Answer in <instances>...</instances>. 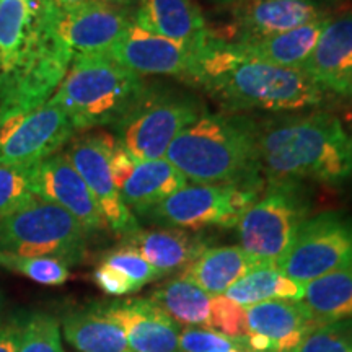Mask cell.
Returning <instances> with one entry per match:
<instances>
[{
	"label": "cell",
	"instance_id": "obj_1",
	"mask_svg": "<svg viewBox=\"0 0 352 352\" xmlns=\"http://www.w3.org/2000/svg\"><path fill=\"white\" fill-rule=\"evenodd\" d=\"M54 12L51 0H0V126L46 103L67 74Z\"/></svg>",
	"mask_w": 352,
	"mask_h": 352
},
{
	"label": "cell",
	"instance_id": "obj_2",
	"mask_svg": "<svg viewBox=\"0 0 352 352\" xmlns=\"http://www.w3.org/2000/svg\"><path fill=\"white\" fill-rule=\"evenodd\" d=\"M192 85L230 111H298L324 100V91L303 70L250 59L215 34L197 56Z\"/></svg>",
	"mask_w": 352,
	"mask_h": 352
},
{
	"label": "cell",
	"instance_id": "obj_3",
	"mask_svg": "<svg viewBox=\"0 0 352 352\" xmlns=\"http://www.w3.org/2000/svg\"><path fill=\"white\" fill-rule=\"evenodd\" d=\"M258 152L267 182H352V135L328 113L297 114L258 124Z\"/></svg>",
	"mask_w": 352,
	"mask_h": 352
},
{
	"label": "cell",
	"instance_id": "obj_4",
	"mask_svg": "<svg viewBox=\"0 0 352 352\" xmlns=\"http://www.w3.org/2000/svg\"><path fill=\"white\" fill-rule=\"evenodd\" d=\"M165 160L192 184L264 182L258 124L241 114H202L171 142Z\"/></svg>",
	"mask_w": 352,
	"mask_h": 352
},
{
	"label": "cell",
	"instance_id": "obj_5",
	"mask_svg": "<svg viewBox=\"0 0 352 352\" xmlns=\"http://www.w3.org/2000/svg\"><path fill=\"white\" fill-rule=\"evenodd\" d=\"M144 88L142 77L111 56H77L50 101L67 113L76 132H82L116 124Z\"/></svg>",
	"mask_w": 352,
	"mask_h": 352
},
{
	"label": "cell",
	"instance_id": "obj_6",
	"mask_svg": "<svg viewBox=\"0 0 352 352\" xmlns=\"http://www.w3.org/2000/svg\"><path fill=\"white\" fill-rule=\"evenodd\" d=\"M206 113L204 103L186 91L145 83L138 101L111 127L116 142L135 160H162L171 142Z\"/></svg>",
	"mask_w": 352,
	"mask_h": 352
},
{
	"label": "cell",
	"instance_id": "obj_7",
	"mask_svg": "<svg viewBox=\"0 0 352 352\" xmlns=\"http://www.w3.org/2000/svg\"><path fill=\"white\" fill-rule=\"evenodd\" d=\"M310 201L298 182H267L261 196L241 215V246L264 266H277L307 220Z\"/></svg>",
	"mask_w": 352,
	"mask_h": 352
},
{
	"label": "cell",
	"instance_id": "obj_8",
	"mask_svg": "<svg viewBox=\"0 0 352 352\" xmlns=\"http://www.w3.org/2000/svg\"><path fill=\"white\" fill-rule=\"evenodd\" d=\"M266 182L245 184H186L135 215L160 227L199 232L230 228L261 196Z\"/></svg>",
	"mask_w": 352,
	"mask_h": 352
},
{
	"label": "cell",
	"instance_id": "obj_9",
	"mask_svg": "<svg viewBox=\"0 0 352 352\" xmlns=\"http://www.w3.org/2000/svg\"><path fill=\"white\" fill-rule=\"evenodd\" d=\"M87 235L67 210L39 197L0 219V252L57 258L69 266L85 256Z\"/></svg>",
	"mask_w": 352,
	"mask_h": 352
},
{
	"label": "cell",
	"instance_id": "obj_10",
	"mask_svg": "<svg viewBox=\"0 0 352 352\" xmlns=\"http://www.w3.org/2000/svg\"><path fill=\"white\" fill-rule=\"evenodd\" d=\"M352 264V215L323 212L307 219L276 270L305 285Z\"/></svg>",
	"mask_w": 352,
	"mask_h": 352
},
{
	"label": "cell",
	"instance_id": "obj_11",
	"mask_svg": "<svg viewBox=\"0 0 352 352\" xmlns=\"http://www.w3.org/2000/svg\"><path fill=\"white\" fill-rule=\"evenodd\" d=\"M76 134L67 113L47 100L0 126V165L34 166L60 151Z\"/></svg>",
	"mask_w": 352,
	"mask_h": 352
},
{
	"label": "cell",
	"instance_id": "obj_12",
	"mask_svg": "<svg viewBox=\"0 0 352 352\" xmlns=\"http://www.w3.org/2000/svg\"><path fill=\"white\" fill-rule=\"evenodd\" d=\"M113 145L114 139L109 135L87 134L70 142L65 157L87 183L109 230L126 239L140 227L131 209L122 202L114 184L109 164Z\"/></svg>",
	"mask_w": 352,
	"mask_h": 352
},
{
	"label": "cell",
	"instance_id": "obj_13",
	"mask_svg": "<svg viewBox=\"0 0 352 352\" xmlns=\"http://www.w3.org/2000/svg\"><path fill=\"white\" fill-rule=\"evenodd\" d=\"M321 19L328 13L314 0H240L230 6L226 28L212 33L226 43H250Z\"/></svg>",
	"mask_w": 352,
	"mask_h": 352
},
{
	"label": "cell",
	"instance_id": "obj_14",
	"mask_svg": "<svg viewBox=\"0 0 352 352\" xmlns=\"http://www.w3.org/2000/svg\"><path fill=\"white\" fill-rule=\"evenodd\" d=\"M134 21L131 8L95 2L76 10L54 12V30L70 56L108 54Z\"/></svg>",
	"mask_w": 352,
	"mask_h": 352
},
{
	"label": "cell",
	"instance_id": "obj_15",
	"mask_svg": "<svg viewBox=\"0 0 352 352\" xmlns=\"http://www.w3.org/2000/svg\"><path fill=\"white\" fill-rule=\"evenodd\" d=\"M201 51H192L168 38L147 32L132 21L124 36L116 43L108 56L140 77H173L192 85Z\"/></svg>",
	"mask_w": 352,
	"mask_h": 352
},
{
	"label": "cell",
	"instance_id": "obj_16",
	"mask_svg": "<svg viewBox=\"0 0 352 352\" xmlns=\"http://www.w3.org/2000/svg\"><path fill=\"white\" fill-rule=\"evenodd\" d=\"M109 164L122 202L135 214L188 184L186 178L165 158L148 162L135 160L116 142V139Z\"/></svg>",
	"mask_w": 352,
	"mask_h": 352
},
{
	"label": "cell",
	"instance_id": "obj_17",
	"mask_svg": "<svg viewBox=\"0 0 352 352\" xmlns=\"http://www.w3.org/2000/svg\"><path fill=\"white\" fill-rule=\"evenodd\" d=\"M33 186L34 195L39 199L67 210L87 233L108 228L95 197L65 153L57 152L41 164L34 165Z\"/></svg>",
	"mask_w": 352,
	"mask_h": 352
},
{
	"label": "cell",
	"instance_id": "obj_18",
	"mask_svg": "<svg viewBox=\"0 0 352 352\" xmlns=\"http://www.w3.org/2000/svg\"><path fill=\"white\" fill-rule=\"evenodd\" d=\"M302 70L323 91L352 100V13L328 20Z\"/></svg>",
	"mask_w": 352,
	"mask_h": 352
},
{
	"label": "cell",
	"instance_id": "obj_19",
	"mask_svg": "<svg viewBox=\"0 0 352 352\" xmlns=\"http://www.w3.org/2000/svg\"><path fill=\"white\" fill-rule=\"evenodd\" d=\"M124 329L129 352H179L182 327L151 298H131L104 305Z\"/></svg>",
	"mask_w": 352,
	"mask_h": 352
},
{
	"label": "cell",
	"instance_id": "obj_20",
	"mask_svg": "<svg viewBox=\"0 0 352 352\" xmlns=\"http://www.w3.org/2000/svg\"><path fill=\"white\" fill-rule=\"evenodd\" d=\"M135 3V23L189 50H204L214 36L195 0H138Z\"/></svg>",
	"mask_w": 352,
	"mask_h": 352
},
{
	"label": "cell",
	"instance_id": "obj_21",
	"mask_svg": "<svg viewBox=\"0 0 352 352\" xmlns=\"http://www.w3.org/2000/svg\"><path fill=\"white\" fill-rule=\"evenodd\" d=\"M245 310L248 333L266 338L271 352H294L307 334L320 324L296 300L276 298L245 307Z\"/></svg>",
	"mask_w": 352,
	"mask_h": 352
},
{
	"label": "cell",
	"instance_id": "obj_22",
	"mask_svg": "<svg viewBox=\"0 0 352 352\" xmlns=\"http://www.w3.org/2000/svg\"><path fill=\"white\" fill-rule=\"evenodd\" d=\"M124 246H131L142 254L162 276L171 272H183L199 254L208 250V241L202 235L189 233L183 228H139L126 236Z\"/></svg>",
	"mask_w": 352,
	"mask_h": 352
},
{
	"label": "cell",
	"instance_id": "obj_23",
	"mask_svg": "<svg viewBox=\"0 0 352 352\" xmlns=\"http://www.w3.org/2000/svg\"><path fill=\"white\" fill-rule=\"evenodd\" d=\"M329 19L315 20L290 32L250 43H230L241 56L285 69L302 70Z\"/></svg>",
	"mask_w": 352,
	"mask_h": 352
},
{
	"label": "cell",
	"instance_id": "obj_24",
	"mask_svg": "<svg viewBox=\"0 0 352 352\" xmlns=\"http://www.w3.org/2000/svg\"><path fill=\"white\" fill-rule=\"evenodd\" d=\"M259 266L264 264H259L240 246H215L204 250L179 276L215 297L223 296L236 280Z\"/></svg>",
	"mask_w": 352,
	"mask_h": 352
},
{
	"label": "cell",
	"instance_id": "obj_25",
	"mask_svg": "<svg viewBox=\"0 0 352 352\" xmlns=\"http://www.w3.org/2000/svg\"><path fill=\"white\" fill-rule=\"evenodd\" d=\"M63 331L78 352H129L124 329L104 305L70 311L63 318Z\"/></svg>",
	"mask_w": 352,
	"mask_h": 352
},
{
	"label": "cell",
	"instance_id": "obj_26",
	"mask_svg": "<svg viewBox=\"0 0 352 352\" xmlns=\"http://www.w3.org/2000/svg\"><path fill=\"white\" fill-rule=\"evenodd\" d=\"M300 303L320 324L352 318V264L305 284Z\"/></svg>",
	"mask_w": 352,
	"mask_h": 352
},
{
	"label": "cell",
	"instance_id": "obj_27",
	"mask_svg": "<svg viewBox=\"0 0 352 352\" xmlns=\"http://www.w3.org/2000/svg\"><path fill=\"white\" fill-rule=\"evenodd\" d=\"M151 300L178 324L210 329L212 297L186 277L178 276L160 285L152 292Z\"/></svg>",
	"mask_w": 352,
	"mask_h": 352
},
{
	"label": "cell",
	"instance_id": "obj_28",
	"mask_svg": "<svg viewBox=\"0 0 352 352\" xmlns=\"http://www.w3.org/2000/svg\"><path fill=\"white\" fill-rule=\"evenodd\" d=\"M305 285L280 274L274 266H259L236 280L223 296L241 307H252L266 300L300 302Z\"/></svg>",
	"mask_w": 352,
	"mask_h": 352
},
{
	"label": "cell",
	"instance_id": "obj_29",
	"mask_svg": "<svg viewBox=\"0 0 352 352\" xmlns=\"http://www.w3.org/2000/svg\"><path fill=\"white\" fill-rule=\"evenodd\" d=\"M0 267L43 285H60L67 283L70 277L69 264L50 256H20L0 252Z\"/></svg>",
	"mask_w": 352,
	"mask_h": 352
},
{
	"label": "cell",
	"instance_id": "obj_30",
	"mask_svg": "<svg viewBox=\"0 0 352 352\" xmlns=\"http://www.w3.org/2000/svg\"><path fill=\"white\" fill-rule=\"evenodd\" d=\"M34 166L0 165V219L36 199Z\"/></svg>",
	"mask_w": 352,
	"mask_h": 352
},
{
	"label": "cell",
	"instance_id": "obj_31",
	"mask_svg": "<svg viewBox=\"0 0 352 352\" xmlns=\"http://www.w3.org/2000/svg\"><path fill=\"white\" fill-rule=\"evenodd\" d=\"M16 352H64L59 321L47 314L30 316L21 324Z\"/></svg>",
	"mask_w": 352,
	"mask_h": 352
},
{
	"label": "cell",
	"instance_id": "obj_32",
	"mask_svg": "<svg viewBox=\"0 0 352 352\" xmlns=\"http://www.w3.org/2000/svg\"><path fill=\"white\" fill-rule=\"evenodd\" d=\"M101 264L113 267V270L124 274L131 280L132 285H134L135 290L164 277L152 264L145 261L142 254L135 252L131 246H121V248L108 253L107 256L101 259Z\"/></svg>",
	"mask_w": 352,
	"mask_h": 352
},
{
	"label": "cell",
	"instance_id": "obj_33",
	"mask_svg": "<svg viewBox=\"0 0 352 352\" xmlns=\"http://www.w3.org/2000/svg\"><path fill=\"white\" fill-rule=\"evenodd\" d=\"M210 329L226 334L232 340L241 342L248 334L245 307L230 300L226 296H215L210 300Z\"/></svg>",
	"mask_w": 352,
	"mask_h": 352
},
{
	"label": "cell",
	"instance_id": "obj_34",
	"mask_svg": "<svg viewBox=\"0 0 352 352\" xmlns=\"http://www.w3.org/2000/svg\"><path fill=\"white\" fill-rule=\"evenodd\" d=\"M294 352H352V327L340 321L316 324Z\"/></svg>",
	"mask_w": 352,
	"mask_h": 352
},
{
	"label": "cell",
	"instance_id": "obj_35",
	"mask_svg": "<svg viewBox=\"0 0 352 352\" xmlns=\"http://www.w3.org/2000/svg\"><path fill=\"white\" fill-rule=\"evenodd\" d=\"M230 349L245 351L241 342L214 329L186 328L179 333V352H223Z\"/></svg>",
	"mask_w": 352,
	"mask_h": 352
},
{
	"label": "cell",
	"instance_id": "obj_36",
	"mask_svg": "<svg viewBox=\"0 0 352 352\" xmlns=\"http://www.w3.org/2000/svg\"><path fill=\"white\" fill-rule=\"evenodd\" d=\"M94 280L103 292L108 294V296L121 297L135 292V287L124 274L113 270V267L104 266V264H100V266L96 267L94 272Z\"/></svg>",
	"mask_w": 352,
	"mask_h": 352
},
{
	"label": "cell",
	"instance_id": "obj_37",
	"mask_svg": "<svg viewBox=\"0 0 352 352\" xmlns=\"http://www.w3.org/2000/svg\"><path fill=\"white\" fill-rule=\"evenodd\" d=\"M21 324L16 320L0 327V352H16L19 351Z\"/></svg>",
	"mask_w": 352,
	"mask_h": 352
},
{
	"label": "cell",
	"instance_id": "obj_38",
	"mask_svg": "<svg viewBox=\"0 0 352 352\" xmlns=\"http://www.w3.org/2000/svg\"><path fill=\"white\" fill-rule=\"evenodd\" d=\"M91 2H95V0H51L52 7L59 12L76 10V8L88 6V3H91Z\"/></svg>",
	"mask_w": 352,
	"mask_h": 352
},
{
	"label": "cell",
	"instance_id": "obj_39",
	"mask_svg": "<svg viewBox=\"0 0 352 352\" xmlns=\"http://www.w3.org/2000/svg\"><path fill=\"white\" fill-rule=\"evenodd\" d=\"M100 2L109 3V6H116V7H124V8H131L134 6L138 0H100Z\"/></svg>",
	"mask_w": 352,
	"mask_h": 352
},
{
	"label": "cell",
	"instance_id": "obj_40",
	"mask_svg": "<svg viewBox=\"0 0 352 352\" xmlns=\"http://www.w3.org/2000/svg\"><path fill=\"white\" fill-rule=\"evenodd\" d=\"M206 2L214 3V6H226V7H230V6H233V3H235V2H240V0H206Z\"/></svg>",
	"mask_w": 352,
	"mask_h": 352
},
{
	"label": "cell",
	"instance_id": "obj_41",
	"mask_svg": "<svg viewBox=\"0 0 352 352\" xmlns=\"http://www.w3.org/2000/svg\"><path fill=\"white\" fill-rule=\"evenodd\" d=\"M223 352H243V351H240V349H230V351H223Z\"/></svg>",
	"mask_w": 352,
	"mask_h": 352
},
{
	"label": "cell",
	"instance_id": "obj_42",
	"mask_svg": "<svg viewBox=\"0 0 352 352\" xmlns=\"http://www.w3.org/2000/svg\"><path fill=\"white\" fill-rule=\"evenodd\" d=\"M0 308H2V294H0Z\"/></svg>",
	"mask_w": 352,
	"mask_h": 352
},
{
	"label": "cell",
	"instance_id": "obj_43",
	"mask_svg": "<svg viewBox=\"0 0 352 352\" xmlns=\"http://www.w3.org/2000/svg\"><path fill=\"white\" fill-rule=\"evenodd\" d=\"M314 2H318V0H314ZM324 2H333V0H324Z\"/></svg>",
	"mask_w": 352,
	"mask_h": 352
}]
</instances>
